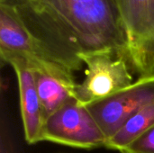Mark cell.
Returning <instances> with one entry per match:
<instances>
[{
  "mask_svg": "<svg viewBox=\"0 0 154 153\" xmlns=\"http://www.w3.org/2000/svg\"><path fill=\"white\" fill-rule=\"evenodd\" d=\"M28 30L72 71L79 56L114 51L128 61V43L116 0H23L14 5Z\"/></svg>",
  "mask_w": 154,
  "mask_h": 153,
  "instance_id": "6da1fadb",
  "label": "cell"
},
{
  "mask_svg": "<svg viewBox=\"0 0 154 153\" xmlns=\"http://www.w3.org/2000/svg\"><path fill=\"white\" fill-rule=\"evenodd\" d=\"M34 76L44 121L66 103L76 99V81L39 71H34Z\"/></svg>",
  "mask_w": 154,
  "mask_h": 153,
  "instance_id": "ba28073f",
  "label": "cell"
},
{
  "mask_svg": "<svg viewBox=\"0 0 154 153\" xmlns=\"http://www.w3.org/2000/svg\"><path fill=\"white\" fill-rule=\"evenodd\" d=\"M5 1L9 2L10 4H12V5H17V4L19 3L20 0H5Z\"/></svg>",
  "mask_w": 154,
  "mask_h": 153,
  "instance_id": "8fae6325",
  "label": "cell"
},
{
  "mask_svg": "<svg viewBox=\"0 0 154 153\" xmlns=\"http://www.w3.org/2000/svg\"><path fill=\"white\" fill-rule=\"evenodd\" d=\"M0 55L2 61L18 58L34 71L75 81L74 71L62 64L25 26L15 6L0 0Z\"/></svg>",
  "mask_w": 154,
  "mask_h": 153,
  "instance_id": "7a4b0ae2",
  "label": "cell"
},
{
  "mask_svg": "<svg viewBox=\"0 0 154 153\" xmlns=\"http://www.w3.org/2000/svg\"><path fill=\"white\" fill-rule=\"evenodd\" d=\"M5 62L14 69L17 77L20 110L25 140L29 144L42 142L44 118L36 87L34 71L26 62L18 58H10Z\"/></svg>",
  "mask_w": 154,
  "mask_h": 153,
  "instance_id": "52a82bcc",
  "label": "cell"
},
{
  "mask_svg": "<svg viewBox=\"0 0 154 153\" xmlns=\"http://www.w3.org/2000/svg\"><path fill=\"white\" fill-rule=\"evenodd\" d=\"M153 103L154 77H151L139 78L129 87L86 106L107 140L133 115Z\"/></svg>",
  "mask_w": 154,
  "mask_h": 153,
  "instance_id": "8992f818",
  "label": "cell"
},
{
  "mask_svg": "<svg viewBox=\"0 0 154 153\" xmlns=\"http://www.w3.org/2000/svg\"><path fill=\"white\" fill-rule=\"evenodd\" d=\"M79 59L87 69L83 81L77 84L75 96L83 106L102 100L134 83L128 61L114 51L81 54Z\"/></svg>",
  "mask_w": 154,
  "mask_h": 153,
  "instance_id": "5b68a950",
  "label": "cell"
},
{
  "mask_svg": "<svg viewBox=\"0 0 154 153\" xmlns=\"http://www.w3.org/2000/svg\"><path fill=\"white\" fill-rule=\"evenodd\" d=\"M80 149L105 147L106 137L86 106L72 99L44 121L42 142Z\"/></svg>",
  "mask_w": 154,
  "mask_h": 153,
  "instance_id": "277c9868",
  "label": "cell"
},
{
  "mask_svg": "<svg viewBox=\"0 0 154 153\" xmlns=\"http://www.w3.org/2000/svg\"><path fill=\"white\" fill-rule=\"evenodd\" d=\"M120 152L154 153V126Z\"/></svg>",
  "mask_w": 154,
  "mask_h": 153,
  "instance_id": "30bf717a",
  "label": "cell"
},
{
  "mask_svg": "<svg viewBox=\"0 0 154 153\" xmlns=\"http://www.w3.org/2000/svg\"><path fill=\"white\" fill-rule=\"evenodd\" d=\"M128 43V63L139 78L154 77V0H116Z\"/></svg>",
  "mask_w": 154,
  "mask_h": 153,
  "instance_id": "3957f363",
  "label": "cell"
},
{
  "mask_svg": "<svg viewBox=\"0 0 154 153\" xmlns=\"http://www.w3.org/2000/svg\"><path fill=\"white\" fill-rule=\"evenodd\" d=\"M154 126V103L133 115L112 137L105 147L118 151L125 149Z\"/></svg>",
  "mask_w": 154,
  "mask_h": 153,
  "instance_id": "9c48e42d",
  "label": "cell"
}]
</instances>
